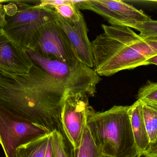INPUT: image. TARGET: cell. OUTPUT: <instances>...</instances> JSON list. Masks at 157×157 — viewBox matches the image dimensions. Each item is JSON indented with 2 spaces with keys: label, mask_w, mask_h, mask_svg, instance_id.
<instances>
[{
  "label": "cell",
  "mask_w": 157,
  "mask_h": 157,
  "mask_svg": "<svg viewBox=\"0 0 157 157\" xmlns=\"http://www.w3.org/2000/svg\"><path fill=\"white\" fill-rule=\"evenodd\" d=\"M87 94L71 91L63 107L61 123L64 133L75 149L80 145L86 122V114L89 108Z\"/></svg>",
  "instance_id": "9"
},
{
  "label": "cell",
  "mask_w": 157,
  "mask_h": 157,
  "mask_svg": "<svg viewBox=\"0 0 157 157\" xmlns=\"http://www.w3.org/2000/svg\"><path fill=\"white\" fill-rule=\"evenodd\" d=\"M55 20L74 47L80 61L88 67L93 68L91 42L88 37V29L84 16L78 22H74L65 20L57 14Z\"/></svg>",
  "instance_id": "11"
},
{
  "label": "cell",
  "mask_w": 157,
  "mask_h": 157,
  "mask_svg": "<svg viewBox=\"0 0 157 157\" xmlns=\"http://www.w3.org/2000/svg\"><path fill=\"white\" fill-rule=\"evenodd\" d=\"M68 0H42L38 2V5L42 7H50L54 8L56 6L65 3Z\"/></svg>",
  "instance_id": "20"
},
{
  "label": "cell",
  "mask_w": 157,
  "mask_h": 157,
  "mask_svg": "<svg viewBox=\"0 0 157 157\" xmlns=\"http://www.w3.org/2000/svg\"><path fill=\"white\" fill-rule=\"evenodd\" d=\"M103 32L91 42L94 71L110 76L147 65L148 58L138 42L142 38L128 27L101 25Z\"/></svg>",
  "instance_id": "2"
},
{
  "label": "cell",
  "mask_w": 157,
  "mask_h": 157,
  "mask_svg": "<svg viewBox=\"0 0 157 157\" xmlns=\"http://www.w3.org/2000/svg\"><path fill=\"white\" fill-rule=\"evenodd\" d=\"M33 62L49 75L59 80L74 92H82L94 96L97 85L101 78L93 68L81 61L66 63L55 59H46L29 49L25 50Z\"/></svg>",
  "instance_id": "5"
},
{
  "label": "cell",
  "mask_w": 157,
  "mask_h": 157,
  "mask_svg": "<svg viewBox=\"0 0 157 157\" xmlns=\"http://www.w3.org/2000/svg\"><path fill=\"white\" fill-rule=\"evenodd\" d=\"M51 136L55 157H76L75 148L63 130L53 131Z\"/></svg>",
  "instance_id": "13"
},
{
  "label": "cell",
  "mask_w": 157,
  "mask_h": 157,
  "mask_svg": "<svg viewBox=\"0 0 157 157\" xmlns=\"http://www.w3.org/2000/svg\"><path fill=\"white\" fill-rule=\"evenodd\" d=\"M143 117L150 143L157 137V106L141 102Z\"/></svg>",
  "instance_id": "16"
},
{
  "label": "cell",
  "mask_w": 157,
  "mask_h": 157,
  "mask_svg": "<svg viewBox=\"0 0 157 157\" xmlns=\"http://www.w3.org/2000/svg\"><path fill=\"white\" fill-rule=\"evenodd\" d=\"M129 113L136 145L138 153L142 154L147 151L150 143L144 121L142 104L140 100H136L130 106Z\"/></svg>",
  "instance_id": "12"
},
{
  "label": "cell",
  "mask_w": 157,
  "mask_h": 157,
  "mask_svg": "<svg viewBox=\"0 0 157 157\" xmlns=\"http://www.w3.org/2000/svg\"><path fill=\"white\" fill-rule=\"evenodd\" d=\"M132 157H152L151 156H149L147 155H146L144 154V153H142V154H137V155H136Z\"/></svg>",
  "instance_id": "25"
},
{
  "label": "cell",
  "mask_w": 157,
  "mask_h": 157,
  "mask_svg": "<svg viewBox=\"0 0 157 157\" xmlns=\"http://www.w3.org/2000/svg\"><path fill=\"white\" fill-rule=\"evenodd\" d=\"M27 49L46 59L66 63L80 61L74 47L56 20L43 26L35 34Z\"/></svg>",
  "instance_id": "6"
},
{
  "label": "cell",
  "mask_w": 157,
  "mask_h": 157,
  "mask_svg": "<svg viewBox=\"0 0 157 157\" xmlns=\"http://www.w3.org/2000/svg\"><path fill=\"white\" fill-rule=\"evenodd\" d=\"M73 2L82 10H89L104 18L111 26L132 28L138 23L149 21L151 18L142 10L122 1L86 0Z\"/></svg>",
  "instance_id": "8"
},
{
  "label": "cell",
  "mask_w": 157,
  "mask_h": 157,
  "mask_svg": "<svg viewBox=\"0 0 157 157\" xmlns=\"http://www.w3.org/2000/svg\"><path fill=\"white\" fill-rule=\"evenodd\" d=\"M54 9L57 14L71 22H78L83 16L72 0H68L65 3L56 6Z\"/></svg>",
  "instance_id": "17"
},
{
  "label": "cell",
  "mask_w": 157,
  "mask_h": 157,
  "mask_svg": "<svg viewBox=\"0 0 157 157\" xmlns=\"http://www.w3.org/2000/svg\"><path fill=\"white\" fill-rule=\"evenodd\" d=\"M50 134L19 147L17 149L15 157H45Z\"/></svg>",
  "instance_id": "14"
},
{
  "label": "cell",
  "mask_w": 157,
  "mask_h": 157,
  "mask_svg": "<svg viewBox=\"0 0 157 157\" xmlns=\"http://www.w3.org/2000/svg\"><path fill=\"white\" fill-rule=\"evenodd\" d=\"M33 65L26 51L0 31V74L12 76L26 74Z\"/></svg>",
  "instance_id": "10"
},
{
  "label": "cell",
  "mask_w": 157,
  "mask_h": 157,
  "mask_svg": "<svg viewBox=\"0 0 157 157\" xmlns=\"http://www.w3.org/2000/svg\"><path fill=\"white\" fill-rule=\"evenodd\" d=\"M101 157H109V156H107L103 155V156H101Z\"/></svg>",
  "instance_id": "26"
},
{
  "label": "cell",
  "mask_w": 157,
  "mask_h": 157,
  "mask_svg": "<svg viewBox=\"0 0 157 157\" xmlns=\"http://www.w3.org/2000/svg\"><path fill=\"white\" fill-rule=\"evenodd\" d=\"M76 157H101L103 156L94 143L86 125L84 128L80 145L75 149Z\"/></svg>",
  "instance_id": "15"
},
{
  "label": "cell",
  "mask_w": 157,
  "mask_h": 157,
  "mask_svg": "<svg viewBox=\"0 0 157 157\" xmlns=\"http://www.w3.org/2000/svg\"><path fill=\"white\" fill-rule=\"evenodd\" d=\"M45 157H55L53 147H52V142L51 133L50 134L49 139L48 143Z\"/></svg>",
  "instance_id": "23"
},
{
  "label": "cell",
  "mask_w": 157,
  "mask_h": 157,
  "mask_svg": "<svg viewBox=\"0 0 157 157\" xmlns=\"http://www.w3.org/2000/svg\"><path fill=\"white\" fill-rule=\"evenodd\" d=\"M154 64L157 65V55L148 59L147 61V65Z\"/></svg>",
  "instance_id": "24"
},
{
  "label": "cell",
  "mask_w": 157,
  "mask_h": 157,
  "mask_svg": "<svg viewBox=\"0 0 157 157\" xmlns=\"http://www.w3.org/2000/svg\"><path fill=\"white\" fill-rule=\"evenodd\" d=\"M3 6L6 24L0 31L25 50L37 31L57 16L54 8L42 7L37 3L14 1Z\"/></svg>",
  "instance_id": "4"
},
{
  "label": "cell",
  "mask_w": 157,
  "mask_h": 157,
  "mask_svg": "<svg viewBox=\"0 0 157 157\" xmlns=\"http://www.w3.org/2000/svg\"><path fill=\"white\" fill-rule=\"evenodd\" d=\"M137 98L143 103L157 106V83L147 82L139 89Z\"/></svg>",
  "instance_id": "18"
},
{
  "label": "cell",
  "mask_w": 157,
  "mask_h": 157,
  "mask_svg": "<svg viewBox=\"0 0 157 157\" xmlns=\"http://www.w3.org/2000/svg\"><path fill=\"white\" fill-rule=\"evenodd\" d=\"M6 2V1H0V29L3 28L6 24V13L4 7L1 4V3Z\"/></svg>",
  "instance_id": "22"
},
{
  "label": "cell",
  "mask_w": 157,
  "mask_h": 157,
  "mask_svg": "<svg viewBox=\"0 0 157 157\" xmlns=\"http://www.w3.org/2000/svg\"><path fill=\"white\" fill-rule=\"evenodd\" d=\"M144 153L149 156L157 157V137L154 143L150 144L147 151Z\"/></svg>",
  "instance_id": "21"
},
{
  "label": "cell",
  "mask_w": 157,
  "mask_h": 157,
  "mask_svg": "<svg viewBox=\"0 0 157 157\" xmlns=\"http://www.w3.org/2000/svg\"><path fill=\"white\" fill-rule=\"evenodd\" d=\"M132 28L140 32L139 36L142 38L157 37V20L150 19L149 21L134 25Z\"/></svg>",
  "instance_id": "19"
},
{
  "label": "cell",
  "mask_w": 157,
  "mask_h": 157,
  "mask_svg": "<svg viewBox=\"0 0 157 157\" xmlns=\"http://www.w3.org/2000/svg\"><path fill=\"white\" fill-rule=\"evenodd\" d=\"M71 91L34 62L26 74H0V107L50 133L63 130L62 111Z\"/></svg>",
  "instance_id": "1"
},
{
  "label": "cell",
  "mask_w": 157,
  "mask_h": 157,
  "mask_svg": "<svg viewBox=\"0 0 157 157\" xmlns=\"http://www.w3.org/2000/svg\"><path fill=\"white\" fill-rule=\"evenodd\" d=\"M50 133L17 118L0 107V145L6 157H15L19 147Z\"/></svg>",
  "instance_id": "7"
},
{
  "label": "cell",
  "mask_w": 157,
  "mask_h": 157,
  "mask_svg": "<svg viewBox=\"0 0 157 157\" xmlns=\"http://www.w3.org/2000/svg\"><path fill=\"white\" fill-rule=\"evenodd\" d=\"M130 106H114L109 110H88L86 125L103 155L132 157L138 154L131 125Z\"/></svg>",
  "instance_id": "3"
}]
</instances>
